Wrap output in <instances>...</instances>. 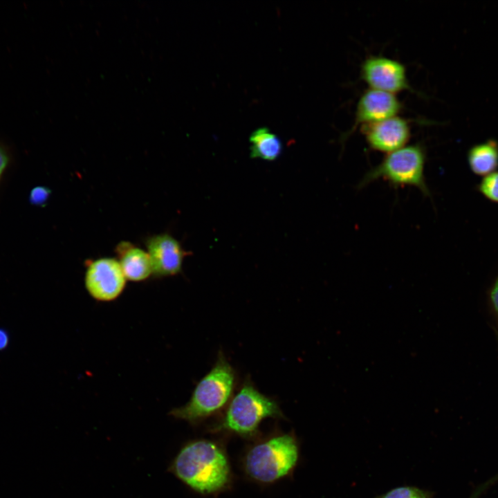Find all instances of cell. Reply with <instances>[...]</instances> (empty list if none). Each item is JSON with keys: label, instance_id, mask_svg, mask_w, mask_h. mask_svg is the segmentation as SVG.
Instances as JSON below:
<instances>
[{"label": "cell", "instance_id": "cell-1", "mask_svg": "<svg viewBox=\"0 0 498 498\" xmlns=\"http://www.w3.org/2000/svg\"><path fill=\"white\" fill-rule=\"evenodd\" d=\"M194 490L208 494L224 488L230 479V465L223 450L208 440L188 443L179 451L169 469Z\"/></svg>", "mask_w": 498, "mask_h": 498}, {"label": "cell", "instance_id": "cell-2", "mask_svg": "<svg viewBox=\"0 0 498 498\" xmlns=\"http://www.w3.org/2000/svg\"><path fill=\"white\" fill-rule=\"evenodd\" d=\"M236 386L235 370L220 351L214 365L198 382L188 402L172 409L169 415L198 424L225 408L232 398Z\"/></svg>", "mask_w": 498, "mask_h": 498}, {"label": "cell", "instance_id": "cell-3", "mask_svg": "<svg viewBox=\"0 0 498 498\" xmlns=\"http://www.w3.org/2000/svg\"><path fill=\"white\" fill-rule=\"evenodd\" d=\"M267 418H282L284 414L277 402L260 392L247 378L234 394L214 430L248 435L256 432Z\"/></svg>", "mask_w": 498, "mask_h": 498}, {"label": "cell", "instance_id": "cell-4", "mask_svg": "<svg viewBox=\"0 0 498 498\" xmlns=\"http://www.w3.org/2000/svg\"><path fill=\"white\" fill-rule=\"evenodd\" d=\"M299 459V447L289 434L277 435L253 446L245 458V469L254 480L272 483L288 474Z\"/></svg>", "mask_w": 498, "mask_h": 498}, {"label": "cell", "instance_id": "cell-5", "mask_svg": "<svg viewBox=\"0 0 498 498\" xmlns=\"http://www.w3.org/2000/svg\"><path fill=\"white\" fill-rule=\"evenodd\" d=\"M425 160V149L421 144L405 145L387 154L377 166L365 174L358 183V188H363L382 178L395 187L414 186L425 196H430L424 175Z\"/></svg>", "mask_w": 498, "mask_h": 498}, {"label": "cell", "instance_id": "cell-6", "mask_svg": "<svg viewBox=\"0 0 498 498\" xmlns=\"http://www.w3.org/2000/svg\"><path fill=\"white\" fill-rule=\"evenodd\" d=\"M126 277L119 261L104 257L89 262L84 275V286L89 295L98 302L118 299L126 286Z\"/></svg>", "mask_w": 498, "mask_h": 498}, {"label": "cell", "instance_id": "cell-7", "mask_svg": "<svg viewBox=\"0 0 498 498\" xmlns=\"http://www.w3.org/2000/svg\"><path fill=\"white\" fill-rule=\"evenodd\" d=\"M361 78L369 88L395 94L414 91L405 65L400 61L380 55L367 57L360 65Z\"/></svg>", "mask_w": 498, "mask_h": 498}, {"label": "cell", "instance_id": "cell-8", "mask_svg": "<svg viewBox=\"0 0 498 498\" xmlns=\"http://www.w3.org/2000/svg\"><path fill=\"white\" fill-rule=\"evenodd\" d=\"M402 108L395 94L371 88L365 90L357 102L353 123L341 136L342 142L358 127L398 116Z\"/></svg>", "mask_w": 498, "mask_h": 498}, {"label": "cell", "instance_id": "cell-9", "mask_svg": "<svg viewBox=\"0 0 498 498\" xmlns=\"http://www.w3.org/2000/svg\"><path fill=\"white\" fill-rule=\"evenodd\" d=\"M152 275L156 277H171L182 270L184 258L188 255L180 242L169 234H156L146 241Z\"/></svg>", "mask_w": 498, "mask_h": 498}, {"label": "cell", "instance_id": "cell-10", "mask_svg": "<svg viewBox=\"0 0 498 498\" xmlns=\"http://www.w3.org/2000/svg\"><path fill=\"white\" fill-rule=\"evenodd\" d=\"M360 130L371 149L387 154L405 146L411 134L409 121L398 116L363 126Z\"/></svg>", "mask_w": 498, "mask_h": 498}, {"label": "cell", "instance_id": "cell-11", "mask_svg": "<svg viewBox=\"0 0 498 498\" xmlns=\"http://www.w3.org/2000/svg\"><path fill=\"white\" fill-rule=\"evenodd\" d=\"M119 263L127 279L139 282L152 275V268L147 251L123 241L116 247Z\"/></svg>", "mask_w": 498, "mask_h": 498}, {"label": "cell", "instance_id": "cell-12", "mask_svg": "<svg viewBox=\"0 0 498 498\" xmlns=\"http://www.w3.org/2000/svg\"><path fill=\"white\" fill-rule=\"evenodd\" d=\"M468 162L473 173L487 176L498 167V142L489 139L472 146L468 152Z\"/></svg>", "mask_w": 498, "mask_h": 498}, {"label": "cell", "instance_id": "cell-13", "mask_svg": "<svg viewBox=\"0 0 498 498\" xmlns=\"http://www.w3.org/2000/svg\"><path fill=\"white\" fill-rule=\"evenodd\" d=\"M250 157L264 160H276L282 154V143L280 139L268 128L256 129L250 136Z\"/></svg>", "mask_w": 498, "mask_h": 498}, {"label": "cell", "instance_id": "cell-14", "mask_svg": "<svg viewBox=\"0 0 498 498\" xmlns=\"http://www.w3.org/2000/svg\"><path fill=\"white\" fill-rule=\"evenodd\" d=\"M434 492L415 486H401L394 488L376 498H432Z\"/></svg>", "mask_w": 498, "mask_h": 498}, {"label": "cell", "instance_id": "cell-15", "mask_svg": "<svg viewBox=\"0 0 498 498\" xmlns=\"http://www.w3.org/2000/svg\"><path fill=\"white\" fill-rule=\"evenodd\" d=\"M477 189L486 199L498 203V172L484 176Z\"/></svg>", "mask_w": 498, "mask_h": 498}, {"label": "cell", "instance_id": "cell-16", "mask_svg": "<svg viewBox=\"0 0 498 498\" xmlns=\"http://www.w3.org/2000/svg\"><path fill=\"white\" fill-rule=\"evenodd\" d=\"M50 195V190L44 186L33 187L29 194L30 203L36 206H44Z\"/></svg>", "mask_w": 498, "mask_h": 498}, {"label": "cell", "instance_id": "cell-17", "mask_svg": "<svg viewBox=\"0 0 498 498\" xmlns=\"http://www.w3.org/2000/svg\"><path fill=\"white\" fill-rule=\"evenodd\" d=\"M10 163V156L7 150L0 145V181Z\"/></svg>", "mask_w": 498, "mask_h": 498}, {"label": "cell", "instance_id": "cell-18", "mask_svg": "<svg viewBox=\"0 0 498 498\" xmlns=\"http://www.w3.org/2000/svg\"><path fill=\"white\" fill-rule=\"evenodd\" d=\"M498 481V475L490 479L479 486L470 495L469 498H479L481 495L493 483Z\"/></svg>", "mask_w": 498, "mask_h": 498}, {"label": "cell", "instance_id": "cell-19", "mask_svg": "<svg viewBox=\"0 0 498 498\" xmlns=\"http://www.w3.org/2000/svg\"><path fill=\"white\" fill-rule=\"evenodd\" d=\"M490 299L495 312L498 315V276L490 290Z\"/></svg>", "mask_w": 498, "mask_h": 498}, {"label": "cell", "instance_id": "cell-20", "mask_svg": "<svg viewBox=\"0 0 498 498\" xmlns=\"http://www.w3.org/2000/svg\"><path fill=\"white\" fill-rule=\"evenodd\" d=\"M8 342V337L7 333L0 329V350L4 349Z\"/></svg>", "mask_w": 498, "mask_h": 498}]
</instances>
